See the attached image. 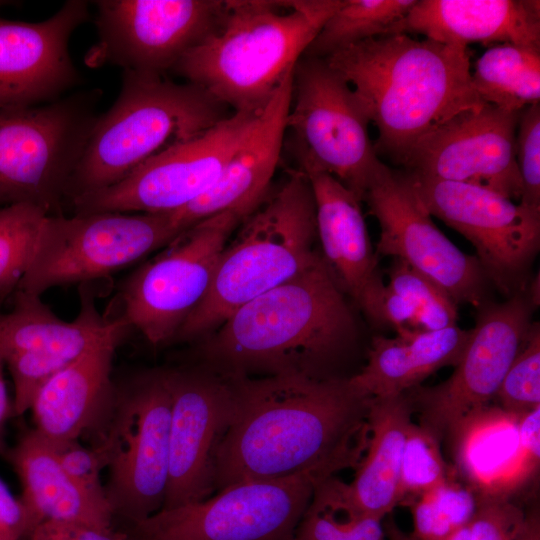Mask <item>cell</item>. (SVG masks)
Returning a JSON list of instances; mask_svg holds the SVG:
<instances>
[{
    "instance_id": "6da1fadb",
    "label": "cell",
    "mask_w": 540,
    "mask_h": 540,
    "mask_svg": "<svg viewBox=\"0 0 540 540\" xmlns=\"http://www.w3.org/2000/svg\"><path fill=\"white\" fill-rule=\"evenodd\" d=\"M222 377L231 407L215 456L214 494L238 483L356 469L368 443L372 397L349 378Z\"/></svg>"
},
{
    "instance_id": "7a4b0ae2",
    "label": "cell",
    "mask_w": 540,
    "mask_h": 540,
    "mask_svg": "<svg viewBox=\"0 0 540 540\" xmlns=\"http://www.w3.org/2000/svg\"><path fill=\"white\" fill-rule=\"evenodd\" d=\"M355 330L343 291L321 256L232 312L200 339L194 363L221 376L328 378L326 369L350 347Z\"/></svg>"
},
{
    "instance_id": "3957f363",
    "label": "cell",
    "mask_w": 540,
    "mask_h": 540,
    "mask_svg": "<svg viewBox=\"0 0 540 540\" xmlns=\"http://www.w3.org/2000/svg\"><path fill=\"white\" fill-rule=\"evenodd\" d=\"M325 60L377 127L378 157L399 165L426 134L462 111L485 105L472 86L467 47L386 34Z\"/></svg>"
},
{
    "instance_id": "277c9868",
    "label": "cell",
    "mask_w": 540,
    "mask_h": 540,
    "mask_svg": "<svg viewBox=\"0 0 540 540\" xmlns=\"http://www.w3.org/2000/svg\"><path fill=\"white\" fill-rule=\"evenodd\" d=\"M342 0H226L172 71L233 112L261 111Z\"/></svg>"
},
{
    "instance_id": "5b68a950",
    "label": "cell",
    "mask_w": 540,
    "mask_h": 540,
    "mask_svg": "<svg viewBox=\"0 0 540 540\" xmlns=\"http://www.w3.org/2000/svg\"><path fill=\"white\" fill-rule=\"evenodd\" d=\"M218 259L210 287L175 340L202 339L232 312L288 281L321 257L316 208L307 176L296 170L238 226Z\"/></svg>"
},
{
    "instance_id": "8992f818",
    "label": "cell",
    "mask_w": 540,
    "mask_h": 540,
    "mask_svg": "<svg viewBox=\"0 0 540 540\" xmlns=\"http://www.w3.org/2000/svg\"><path fill=\"white\" fill-rule=\"evenodd\" d=\"M228 116L227 107L199 86L123 71L118 98L97 117L72 173L66 202L119 183L153 157Z\"/></svg>"
},
{
    "instance_id": "52a82bcc",
    "label": "cell",
    "mask_w": 540,
    "mask_h": 540,
    "mask_svg": "<svg viewBox=\"0 0 540 540\" xmlns=\"http://www.w3.org/2000/svg\"><path fill=\"white\" fill-rule=\"evenodd\" d=\"M171 392L165 368L114 382L111 397L83 436L109 469L114 520L126 525L158 512L169 472Z\"/></svg>"
},
{
    "instance_id": "ba28073f",
    "label": "cell",
    "mask_w": 540,
    "mask_h": 540,
    "mask_svg": "<svg viewBox=\"0 0 540 540\" xmlns=\"http://www.w3.org/2000/svg\"><path fill=\"white\" fill-rule=\"evenodd\" d=\"M100 96L95 89L42 105L0 109V207L31 204L63 215Z\"/></svg>"
},
{
    "instance_id": "9c48e42d",
    "label": "cell",
    "mask_w": 540,
    "mask_h": 540,
    "mask_svg": "<svg viewBox=\"0 0 540 540\" xmlns=\"http://www.w3.org/2000/svg\"><path fill=\"white\" fill-rule=\"evenodd\" d=\"M369 123L350 85L325 59L303 56L297 62L283 147L298 171L327 173L362 201L384 164Z\"/></svg>"
},
{
    "instance_id": "30bf717a",
    "label": "cell",
    "mask_w": 540,
    "mask_h": 540,
    "mask_svg": "<svg viewBox=\"0 0 540 540\" xmlns=\"http://www.w3.org/2000/svg\"><path fill=\"white\" fill-rule=\"evenodd\" d=\"M183 231L171 213L49 215L16 290L41 296L54 287L90 285L168 245Z\"/></svg>"
},
{
    "instance_id": "8fae6325",
    "label": "cell",
    "mask_w": 540,
    "mask_h": 540,
    "mask_svg": "<svg viewBox=\"0 0 540 540\" xmlns=\"http://www.w3.org/2000/svg\"><path fill=\"white\" fill-rule=\"evenodd\" d=\"M243 218L233 210L207 217L139 266L121 286L119 318L154 346L174 341L206 295L220 254Z\"/></svg>"
},
{
    "instance_id": "7c38bea8",
    "label": "cell",
    "mask_w": 540,
    "mask_h": 540,
    "mask_svg": "<svg viewBox=\"0 0 540 540\" xmlns=\"http://www.w3.org/2000/svg\"><path fill=\"white\" fill-rule=\"evenodd\" d=\"M537 305L536 294L527 288L502 303L485 301L478 307L475 326L452 375L437 385L406 392L419 425L439 442L455 437L494 399L526 341Z\"/></svg>"
},
{
    "instance_id": "4fadbf2b",
    "label": "cell",
    "mask_w": 540,
    "mask_h": 540,
    "mask_svg": "<svg viewBox=\"0 0 540 540\" xmlns=\"http://www.w3.org/2000/svg\"><path fill=\"white\" fill-rule=\"evenodd\" d=\"M305 472L231 485L196 503L159 510L126 525L132 540H294L316 484Z\"/></svg>"
},
{
    "instance_id": "5bb4252c",
    "label": "cell",
    "mask_w": 540,
    "mask_h": 540,
    "mask_svg": "<svg viewBox=\"0 0 540 540\" xmlns=\"http://www.w3.org/2000/svg\"><path fill=\"white\" fill-rule=\"evenodd\" d=\"M406 174L429 214L474 246L489 282L509 297L526 289L540 246V208L479 186Z\"/></svg>"
},
{
    "instance_id": "9a60e30c",
    "label": "cell",
    "mask_w": 540,
    "mask_h": 540,
    "mask_svg": "<svg viewBox=\"0 0 540 540\" xmlns=\"http://www.w3.org/2000/svg\"><path fill=\"white\" fill-rule=\"evenodd\" d=\"M261 111L233 112L153 157L125 179L70 201L74 214L170 213L203 195L255 126Z\"/></svg>"
},
{
    "instance_id": "2e32d148",
    "label": "cell",
    "mask_w": 540,
    "mask_h": 540,
    "mask_svg": "<svg viewBox=\"0 0 540 540\" xmlns=\"http://www.w3.org/2000/svg\"><path fill=\"white\" fill-rule=\"evenodd\" d=\"M80 310L72 321L60 319L41 296L15 290L11 311L0 312V353L14 385L13 416L30 409L39 388L83 353L128 326L108 320L88 285L79 286Z\"/></svg>"
},
{
    "instance_id": "e0dca14e",
    "label": "cell",
    "mask_w": 540,
    "mask_h": 540,
    "mask_svg": "<svg viewBox=\"0 0 540 540\" xmlns=\"http://www.w3.org/2000/svg\"><path fill=\"white\" fill-rule=\"evenodd\" d=\"M91 65L162 76L201 42L220 19L223 0H100Z\"/></svg>"
},
{
    "instance_id": "ac0fdd59",
    "label": "cell",
    "mask_w": 540,
    "mask_h": 540,
    "mask_svg": "<svg viewBox=\"0 0 540 540\" xmlns=\"http://www.w3.org/2000/svg\"><path fill=\"white\" fill-rule=\"evenodd\" d=\"M362 201L380 225L377 255L391 256L425 275L456 304L479 307L486 301L489 281L478 259L435 225L404 170L383 164Z\"/></svg>"
},
{
    "instance_id": "d6986e66",
    "label": "cell",
    "mask_w": 540,
    "mask_h": 540,
    "mask_svg": "<svg viewBox=\"0 0 540 540\" xmlns=\"http://www.w3.org/2000/svg\"><path fill=\"white\" fill-rule=\"evenodd\" d=\"M519 114L489 104L462 111L422 137L401 166L411 174L479 186L520 202Z\"/></svg>"
},
{
    "instance_id": "ffe728a7",
    "label": "cell",
    "mask_w": 540,
    "mask_h": 540,
    "mask_svg": "<svg viewBox=\"0 0 540 540\" xmlns=\"http://www.w3.org/2000/svg\"><path fill=\"white\" fill-rule=\"evenodd\" d=\"M171 392L168 510L214 494L215 456L228 423L226 379L197 364L165 368Z\"/></svg>"
},
{
    "instance_id": "44dd1931",
    "label": "cell",
    "mask_w": 540,
    "mask_h": 540,
    "mask_svg": "<svg viewBox=\"0 0 540 540\" xmlns=\"http://www.w3.org/2000/svg\"><path fill=\"white\" fill-rule=\"evenodd\" d=\"M88 19L83 0L65 2L40 22L0 18V109L54 102L80 82L69 40Z\"/></svg>"
},
{
    "instance_id": "7402d4cb",
    "label": "cell",
    "mask_w": 540,
    "mask_h": 540,
    "mask_svg": "<svg viewBox=\"0 0 540 540\" xmlns=\"http://www.w3.org/2000/svg\"><path fill=\"white\" fill-rule=\"evenodd\" d=\"M302 173L312 187L317 238L325 265L341 290L353 298L371 321L380 325L385 284L378 271L361 200L327 173Z\"/></svg>"
},
{
    "instance_id": "603a6c76",
    "label": "cell",
    "mask_w": 540,
    "mask_h": 540,
    "mask_svg": "<svg viewBox=\"0 0 540 540\" xmlns=\"http://www.w3.org/2000/svg\"><path fill=\"white\" fill-rule=\"evenodd\" d=\"M292 80L293 73L262 110L252 131L228 159L214 184L190 204L170 212L180 229L186 230L229 210L246 217L266 197L283 150Z\"/></svg>"
},
{
    "instance_id": "cb8c5ba5",
    "label": "cell",
    "mask_w": 540,
    "mask_h": 540,
    "mask_svg": "<svg viewBox=\"0 0 540 540\" xmlns=\"http://www.w3.org/2000/svg\"><path fill=\"white\" fill-rule=\"evenodd\" d=\"M413 413L406 392L371 398L368 443L354 479L345 483L330 476L318 483L334 506L383 520L399 505L402 452Z\"/></svg>"
},
{
    "instance_id": "d4e9b609",
    "label": "cell",
    "mask_w": 540,
    "mask_h": 540,
    "mask_svg": "<svg viewBox=\"0 0 540 540\" xmlns=\"http://www.w3.org/2000/svg\"><path fill=\"white\" fill-rule=\"evenodd\" d=\"M420 33L439 43L467 47L510 43L540 48L538 0H417L388 34Z\"/></svg>"
},
{
    "instance_id": "484cf974",
    "label": "cell",
    "mask_w": 540,
    "mask_h": 540,
    "mask_svg": "<svg viewBox=\"0 0 540 540\" xmlns=\"http://www.w3.org/2000/svg\"><path fill=\"white\" fill-rule=\"evenodd\" d=\"M124 335L93 346L39 388L30 405L33 429L48 444L79 440L92 426L113 392L112 361Z\"/></svg>"
},
{
    "instance_id": "4316f807",
    "label": "cell",
    "mask_w": 540,
    "mask_h": 540,
    "mask_svg": "<svg viewBox=\"0 0 540 540\" xmlns=\"http://www.w3.org/2000/svg\"><path fill=\"white\" fill-rule=\"evenodd\" d=\"M470 335L471 330L454 325L435 331L398 333L392 338L375 336L366 365L349 381L366 397L405 393L437 370L455 367Z\"/></svg>"
},
{
    "instance_id": "83f0119b",
    "label": "cell",
    "mask_w": 540,
    "mask_h": 540,
    "mask_svg": "<svg viewBox=\"0 0 540 540\" xmlns=\"http://www.w3.org/2000/svg\"><path fill=\"white\" fill-rule=\"evenodd\" d=\"M3 456L22 485L19 498L28 515V536L37 525L49 520L113 526L111 507L91 498L70 479L52 447L34 429L23 431Z\"/></svg>"
},
{
    "instance_id": "f1b7e54d",
    "label": "cell",
    "mask_w": 540,
    "mask_h": 540,
    "mask_svg": "<svg viewBox=\"0 0 540 540\" xmlns=\"http://www.w3.org/2000/svg\"><path fill=\"white\" fill-rule=\"evenodd\" d=\"M472 86L485 104L512 112L540 103V48L497 44L471 71Z\"/></svg>"
},
{
    "instance_id": "f546056e",
    "label": "cell",
    "mask_w": 540,
    "mask_h": 540,
    "mask_svg": "<svg viewBox=\"0 0 540 540\" xmlns=\"http://www.w3.org/2000/svg\"><path fill=\"white\" fill-rule=\"evenodd\" d=\"M417 0H342L303 56L325 59L364 40L386 35Z\"/></svg>"
},
{
    "instance_id": "4dcf8cb0",
    "label": "cell",
    "mask_w": 540,
    "mask_h": 540,
    "mask_svg": "<svg viewBox=\"0 0 540 540\" xmlns=\"http://www.w3.org/2000/svg\"><path fill=\"white\" fill-rule=\"evenodd\" d=\"M48 216L31 204L0 207V303L17 289Z\"/></svg>"
},
{
    "instance_id": "1f68e13d",
    "label": "cell",
    "mask_w": 540,
    "mask_h": 540,
    "mask_svg": "<svg viewBox=\"0 0 540 540\" xmlns=\"http://www.w3.org/2000/svg\"><path fill=\"white\" fill-rule=\"evenodd\" d=\"M477 497L453 479L410 501L414 540H442L468 526L476 510Z\"/></svg>"
},
{
    "instance_id": "d6a6232c",
    "label": "cell",
    "mask_w": 540,
    "mask_h": 540,
    "mask_svg": "<svg viewBox=\"0 0 540 540\" xmlns=\"http://www.w3.org/2000/svg\"><path fill=\"white\" fill-rule=\"evenodd\" d=\"M387 275V286L412 308L421 331L457 325V304L433 280L398 259H393Z\"/></svg>"
},
{
    "instance_id": "836d02e7",
    "label": "cell",
    "mask_w": 540,
    "mask_h": 540,
    "mask_svg": "<svg viewBox=\"0 0 540 540\" xmlns=\"http://www.w3.org/2000/svg\"><path fill=\"white\" fill-rule=\"evenodd\" d=\"M450 479L439 440L415 424L407 432L401 459L399 505H407L422 493Z\"/></svg>"
},
{
    "instance_id": "e575fe53",
    "label": "cell",
    "mask_w": 540,
    "mask_h": 540,
    "mask_svg": "<svg viewBox=\"0 0 540 540\" xmlns=\"http://www.w3.org/2000/svg\"><path fill=\"white\" fill-rule=\"evenodd\" d=\"M494 398L502 412L516 419L540 407L539 323H532L523 347L508 368Z\"/></svg>"
},
{
    "instance_id": "d590c367",
    "label": "cell",
    "mask_w": 540,
    "mask_h": 540,
    "mask_svg": "<svg viewBox=\"0 0 540 540\" xmlns=\"http://www.w3.org/2000/svg\"><path fill=\"white\" fill-rule=\"evenodd\" d=\"M515 158L522 181L520 203L540 208V103L520 111Z\"/></svg>"
},
{
    "instance_id": "8d00e7d4",
    "label": "cell",
    "mask_w": 540,
    "mask_h": 540,
    "mask_svg": "<svg viewBox=\"0 0 540 540\" xmlns=\"http://www.w3.org/2000/svg\"><path fill=\"white\" fill-rule=\"evenodd\" d=\"M476 497L469 540H517L525 513L504 495L484 492Z\"/></svg>"
},
{
    "instance_id": "74e56055",
    "label": "cell",
    "mask_w": 540,
    "mask_h": 540,
    "mask_svg": "<svg viewBox=\"0 0 540 540\" xmlns=\"http://www.w3.org/2000/svg\"><path fill=\"white\" fill-rule=\"evenodd\" d=\"M51 447L70 479L91 498L109 505L105 486L100 478V473L105 466L97 452L91 447L80 444L79 440Z\"/></svg>"
},
{
    "instance_id": "f35d334b",
    "label": "cell",
    "mask_w": 540,
    "mask_h": 540,
    "mask_svg": "<svg viewBox=\"0 0 540 540\" xmlns=\"http://www.w3.org/2000/svg\"><path fill=\"white\" fill-rule=\"evenodd\" d=\"M26 540H132L128 532L75 521L49 520L37 525Z\"/></svg>"
},
{
    "instance_id": "ab89813d",
    "label": "cell",
    "mask_w": 540,
    "mask_h": 540,
    "mask_svg": "<svg viewBox=\"0 0 540 540\" xmlns=\"http://www.w3.org/2000/svg\"><path fill=\"white\" fill-rule=\"evenodd\" d=\"M28 531V515L24 505L0 478V540H26Z\"/></svg>"
},
{
    "instance_id": "60d3db41",
    "label": "cell",
    "mask_w": 540,
    "mask_h": 540,
    "mask_svg": "<svg viewBox=\"0 0 540 540\" xmlns=\"http://www.w3.org/2000/svg\"><path fill=\"white\" fill-rule=\"evenodd\" d=\"M518 456L525 472L539 465L540 407L518 418L516 422Z\"/></svg>"
},
{
    "instance_id": "b9f144b4",
    "label": "cell",
    "mask_w": 540,
    "mask_h": 540,
    "mask_svg": "<svg viewBox=\"0 0 540 540\" xmlns=\"http://www.w3.org/2000/svg\"><path fill=\"white\" fill-rule=\"evenodd\" d=\"M342 511L347 540H385L382 519L367 515H352Z\"/></svg>"
},
{
    "instance_id": "7bdbcfd3",
    "label": "cell",
    "mask_w": 540,
    "mask_h": 540,
    "mask_svg": "<svg viewBox=\"0 0 540 540\" xmlns=\"http://www.w3.org/2000/svg\"><path fill=\"white\" fill-rule=\"evenodd\" d=\"M4 360L0 353V455H4L7 450L5 444V426L7 420L13 416V402L10 401L6 382L3 374Z\"/></svg>"
},
{
    "instance_id": "ee69618b",
    "label": "cell",
    "mask_w": 540,
    "mask_h": 540,
    "mask_svg": "<svg viewBox=\"0 0 540 540\" xmlns=\"http://www.w3.org/2000/svg\"><path fill=\"white\" fill-rule=\"evenodd\" d=\"M517 540H540V520L538 512L525 514Z\"/></svg>"
},
{
    "instance_id": "f6af8a7d",
    "label": "cell",
    "mask_w": 540,
    "mask_h": 540,
    "mask_svg": "<svg viewBox=\"0 0 540 540\" xmlns=\"http://www.w3.org/2000/svg\"><path fill=\"white\" fill-rule=\"evenodd\" d=\"M406 540H414L411 536L406 535ZM442 540H469L468 526L458 529L448 537Z\"/></svg>"
},
{
    "instance_id": "bcb514c9",
    "label": "cell",
    "mask_w": 540,
    "mask_h": 540,
    "mask_svg": "<svg viewBox=\"0 0 540 540\" xmlns=\"http://www.w3.org/2000/svg\"><path fill=\"white\" fill-rule=\"evenodd\" d=\"M7 3L10 4V2L0 1V8H1L2 6H4V5H6Z\"/></svg>"
},
{
    "instance_id": "7dc6e473",
    "label": "cell",
    "mask_w": 540,
    "mask_h": 540,
    "mask_svg": "<svg viewBox=\"0 0 540 540\" xmlns=\"http://www.w3.org/2000/svg\"><path fill=\"white\" fill-rule=\"evenodd\" d=\"M390 540H401V539H399V538H392V539H390Z\"/></svg>"
}]
</instances>
